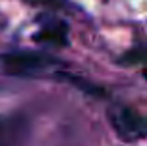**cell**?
<instances>
[{
	"label": "cell",
	"mask_w": 147,
	"mask_h": 146,
	"mask_svg": "<svg viewBox=\"0 0 147 146\" xmlns=\"http://www.w3.org/2000/svg\"><path fill=\"white\" fill-rule=\"evenodd\" d=\"M58 77H60L61 81H65V83L73 84L75 88H78L80 92H84V94H88V96H93V98H102L104 96V88L102 86H99V84L84 79V77L73 75V73H65V71L58 73Z\"/></svg>",
	"instance_id": "277c9868"
},
{
	"label": "cell",
	"mask_w": 147,
	"mask_h": 146,
	"mask_svg": "<svg viewBox=\"0 0 147 146\" xmlns=\"http://www.w3.org/2000/svg\"><path fill=\"white\" fill-rule=\"evenodd\" d=\"M108 118H110V124L114 128V131L123 141L130 143V141L144 139L147 133L145 118L138 111L130 109V107H123V105L114 107V109L108 111Z\"/></svg>",
	"instance_id": "7a4b0ae2"
},
{
	"label": "cell",
	"mask_w": 147,
	"mask_h": 146,
	"mask_svg": "<svg viewBox=\"0 0 147 146\" xmlns=\"http://www.w3.org/2000/svg\"><path fill=\"white\" fill-rule=\"evenodd\" d=\"M0 62L4 64V70L7 75L17 77H28L49 70L50 66H56L58 60L45 53H34V51H13L0 55Z\"/></svg>",
	"instance_id": "6da1fadb"
},
{
	"label": "cell",
	"mask_w": 147,
	"mask_h": 146,
	"mask_svg": "<svg viewBox=\"0 0 147 146\" xmlns=\"http://www.w3.org/2000/svg\"><path fill=\"white\" fill-rule=\"evenodd\" d=\"M28 4H36V6H45V8H61L65 6V0H26Z\"/></svg>",
	"instance_id": "8992f818"
},
{
	"label": "cell",
	"mask_w": 147,
	"mask_h": 146,
	"mask_svg": "<svg viewBox=\"0 0 147 146\" xmlns=\"http://www.w3.org/2000/svg\"><path fill=\"white\" fill-rule=\"evenodd\" d=\"M36 41H50L54 45H67V25L58 19L45 21L39 32L34 36Z\"/></svg>",
	"instance_id": "3957f363"
},
{
	"label": "cell",
	"mask_w": 147,
	"mask_h": 146,
	"mask_svg": "<svg viewBox=\"0 0 147 146\" xmlns=\"http://www.w3.org/2000/svg\"><path fill=\"white\" fill-rule=\"evenodd\" d=\"M144 62V47H136L132 51H129L127 55H123L119 58V64L123 66H130V64H140Z\"/></svg>",
	"instance_id": "5b68a950"
}]
</instances>
